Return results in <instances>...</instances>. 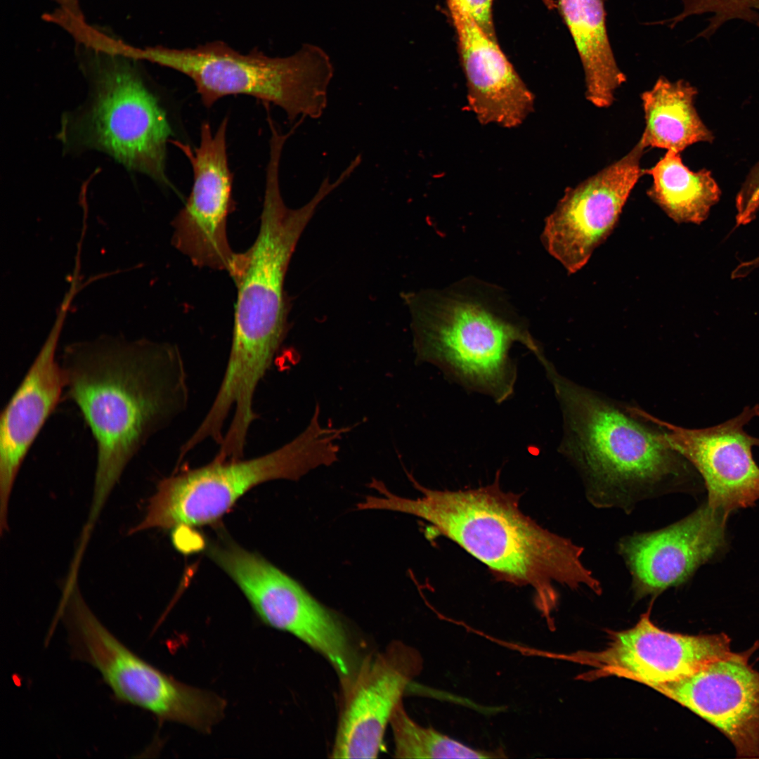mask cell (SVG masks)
Wrapping results in <instances>:
<instances>
[{"label": "cell", "mask_w": 759, "mask_h": 759, "mask_svg": "<svg viewBox=\"0 0 759 759\" xmlns=\"http://www.w3.org/2000/svg\"><path fill=\"white\" fill-rule=\"evenodd\" d=\"M66 141L105 152L130 170L168 185L166 113L139 74L126 63L99 69L84 106L67 119Z\"/></svg>", "instance_id": "obj_9"}, {"label": "cell", "mask_w": 759, "mask_h": 759, "mask_svg": "<svg viewBox=\"0 0 759 759\" xmlns=\"http://www.w3.org/2000/svg\"><path fill=\"white\" fill-rule=\"evenodd\" d=\"M407 474L420 497L396 495L378 480L373 488L380 495L367 496L365 507L424 520L437 536L451 540L483 563L496 580L531 586L544 609L555 602L556 583L601 591L599 581L581 561L583 548L525 515L519 509V495L500 487L499 472L490 485L458 491L426 488Z\"/></svg>", "instance_id": "obj_2"}, {"label": "cell", "mask_w": 759, "mask_h": 759, "mask_svg": "<svg viewBox=\"0 0 759 759\" xmlns=\"http://www.w3.org/2000/svg\"><path fill=\"white\" fill-rule=\"evenodd\" d=\"M697 89L688 82H671L663 76L641 95L645 127L640 141L647 148L681 153L697 143H711L714 136L694 106Z\"/></svg>", "instance_id": "obj_21"}, {"label": "cell", "mask_w": 759, "mask_h": 759, "mask_svg": "<svg viewBox=\"0 0 759 759\" xmlns=\"http://www.w3.org/2000/svg\"><path fill=\"white\" fill-rule=\"evenodd\" d=\"M207 553L266 625L292 634L322 654L342 685L351 680L358 664L346 629L335 613L266 559L234 543L212 544Z\"/></svg>", "instance_id": "obj_10"}, {"label": "cell", "mask_w": 759, "mask_h": 759, "mask_svg": "<svg viewBox=\"0 0 759 759\" xmlns=\"http://www.w3.org/2000/svg\"><path fill=\"white\" fill-rule=\"evenodd\" d=\"M681 13L665 21L673 28L686 18L709 13L708 25L698 37L709 39L724 24L740 20L759 27V0H680Z\"/></svg>", "instance_id": "obj_24"}, {"label": "cell", "mask_w": 759, "mask_h": 759, "mask_svg": "<svg viewBox=\"0 0 759 759\" xmlns=\"http://www.w3.org/2000/svg\"><path fill=\"white\" fill-rule=\"evenodd\" d=\"M227 126V117L214 133L208 122H203L200 144L193 149L181 141H171L188 158L193 173L191 192L173 222L172 242L194 265L230 274L237 253L232 251L226 234L227 218L235 208Z\"/></svg>", "instance_id": "obj_12"}, {"label": "cell", "mask_w": 759, "mask_h": 759, "mask_svg": "<svg viewBox=\"0 0 759 759\" xmlns=\"http://www.w3.org/2000/svg\"><path fill=\"white\" fill-rule=\"evenodd\" d=\"M56 618L66 626L74 656L96 669L119 701L203 733L223 718L224 699L171 678L118 640L85 602L78 574L67 575Z\"/></svg>", "instance_id": "obj_8"}, {"label": "cell", "mask_w": 759, "mask_h": 759, "mask_svg": "<svg viewBox=\"0 0 759 759\" xmlns=\"http://www.w3.org/2000/svg\"><path fill=\"white\" fill-rule=\"evenodd\" d=\"M543 2H547L548 0H542Z\"/></svg>", "instance_id": "obj_28"}, {"label": "cell", "mask_w": 759, "mask_h": 759, "mask_svg": "<svg viewBox=\"0 0 759 759\" xmlns=\"http://www.w3.org/2000/svg\"><path fill=\"white\" fill-rule=\"evenodd\" d=\"M60 363L67 396L96 444L85 524L93 528L130 461L186 410V367L174 344L110 336L68 345Z\"/></svg>", "instance_id": "obj_1"}, {"label": "cell", "mask_w": 759, "mask_h": 759, "mask_svg": "<svg viewBox=\"0 0 759 759\" xmlns=\"http://www.w3.org/2000/svg\"><path fill=\"white\" fill-rule=\"evenodd\" d=\"M645 148L639 141L625 156L574 187H569L547 217L542 240L569 274L588 262L613 232L636 183L644 174Z\"/></svg>", "instance_id": "obj_11"}, {"label": "cell", "mask_w": 759, "mask_h": 759, "mask_svg": "<svg viewBox=\"0 0 759 759\" xmlns=\"http://www.w3.org/2000/svg\"><path fill=\"white\" fill-rule=\"evenodd\" d=\"M422 667L420 653L401 641L392 642L358 664L343 687L332 758L377 757L392 714Z\"/></svg>", "instance_id": "obj_13"}, {"label": "cell", "mask_w": 759, "mask_h": 759, "mask_svg": "<svg viewBox=\"0 0 759 759\" xmlns=\"http://www.w3.org/2000/svg\"><path fill=\"white\" fill-rule=\"evenodd\" d=\"M132 55L188 77L206 108L223 97L245 95L279 107L291 123L323 115L334 74L327 53L310 44L285 57L240 53L220 41L180 49L133 48Z\"/></svg>", "instance_id": "obj_7"}, {"label": "cell", "mask_w": 759, "mask_h": 759, "mask_svg": "<svg viewBox=\"0 0 759 759\" xmlns=\"http://www.w3.org/2000/svg\"><path fill=\"white\" fill-rule=\"evenodd\" d=\"M559 403V451L589 490L609 500L647 494L680 482L691 464L668 442L659 418L621 403L561 375L544 353L536 356Z\"/></svg>", "instance_id": "obj_3"}, {"label": "cell", "mask_w": 759, "mask_h": 759, "mask_svg": "<svg viewBox=\"0 0 759 759\" xmlns=\"http://www.w3.org/2000/svg\"><path fill=\"white\" fill-rule=\"evenodd\" d=\"M727 517L706 502L666 528L621 540L635 596L656 595L687 580L725 546Z\"/></svg>", "instance_id": "obj_16"}, {"label": "cell", "mask_w": 759, "mask_h": 759, "mask_svg": "<svg viewBox=\"0 0 759 759\" xmlns=\"http://www.w3.org/2000/svg\"><path fill=\"white\" fill-rule=\"evenodd\" d=\"M585 74V98L597 108H608L626 81L609 42L604 0H558Z\"/></svg>", "instance_id": "obj_20"}, {"label": "cell", "mask_w": 759, "mask_h": 759, "mask_svg": "<svg viewBox=\"0 0 759 759\" xmlns=\"http://www.w3.org/2000/svg\"><path fill=\"white\" fill-rule=\"evenodd\" d=\"M402 297L410 311L416 363L435 365L497 403L514 392L512 344L521 343L534 354L542 350L500 290L484 283L466 280Z\"/></svg>", "instance_id": "obj_5"}, {"label": "cell", "mask_w": 759, "mask_h": 759, "mask_svg": "<svg viewBox=\"0 0 759 759\" xmlns=\"http://www.w3.org/2000/svg\"><path fill=\"white\" fill-rule=\"evenodd\" d=\"M643 172L652 178L647 190L648 197L677 223L701 224L721 197V190L711 172L706 169H689L680 153L667 150Z\"/></svg>", "instance_id": "obj_22"}, {"label": "cell", "mask_w": 759, "mask_h": 759, "mask_svg": "<svg viewBox=\"0 0 759 759\" xmlns=\"http://www.w3.org/2000/svg\"><path fill=\"white\" fill-rule=\"evenodd\" d=\"M397 758H493L500 752L475 749L432 727H424L407 714L402 701L389 722Z\"/></svg>", "instance_id": "obj_23"}, {"label": "cell", "mask_w": 759, "mask_h": 759, "mask_svg": "<svg viewBox=\"0 0 759 759\" xmlns=\"http://www.w3.org/2000/svg\"><path fill=\"white\" fill-rule=\"evenodd\" d=\"M749 652L709 663L678 681L656 687L722 732L739 758H759V672Z\"/></svg>", "instance_id": "obj_17"}, {"label": "cell", "mask_w": 759, "mask_h": 759, "mask_svg": "<svg viewBox=\"0 0 759 759\" xmlns=\"http://www.w3.org/2000/svg\"><path fill=\"white\" fill-rule=\"evenodd\" d=\"M736 225L752 222L759 212V161L751 168L735 198Z\"/></svg>", "instance_id": "obj_25"}, {"label": "cell", "mask_w": 759, "mask_h": 759, "mask_svg": "<svg viewBox=\"0 0 759 759\" xmlns=\"http://www.w3.org/2000/svg\"><path fill=\"white\" fill-rule=\"evenodd\" d=\"M446 1L458 39L469 108L482 124L518 126L533 110V93L497 41L489 37L453 0Z\"/></svg>", "instance_id": "obj_19"}, {"label": "cell", "mask_w": 759, "mask_h": 759, "mask_svg": "<svg viewBox=\"0 0 759 759\" xmlns=\"http://www.w3.org/2000/svg\"><path fill=\"white\" fill-rule=\"evenodd\" d=\"M733 651L725 634L687 635L656 627L648 615L585 656L595 675H616L656 688L683 679Z\"/></svg>", "instance_id": "obj_15"}, {"label": "cell", "mask_w": 759, "mask_h": 759, "mask_svg": "<svg viewBox=\"0 0 759 759\" xmlns=\"http://www.w3.org/2000/svg\"><path fill=\"white\" fill-rule=\"evenodd\" d=\"M330 194L320 185L305 205L288 207L279 170L266 171L259 232L252 246L237 253L230 275L238 295L232 344L219 393L228 402L254 401L289 329L290 302L285 277L296 245L320 204Z\"/></svg>", "instance_id": "obj_4"}, {"label": "cell", "mask_w": 759, "mask_h": 759, "mask_svg": "<svg viewBox=\"0 0 759 759\" xmlns=\"http://www.w3.org/2000/svg\"><path fill=\"white\" fill-rule=\"evenodd\" d=\"M63 316L56 321L0 415L1 531L9 528V502L19 471L65 390L62 367L56 356Z\"/></svg>", "instance_id": "obj_18"}, {"label": "cell", "mask_w": 759, "mask_h": 759, "mask_svg": "<svg viewBox=\"0 0 759 759\" xmlns=\"http://www.w3.org/2000/svg\"><path fill=\"white\" fill-rule=\"evenodd\" d=\"M492 39L497 41L493 20V0H453Z\"/></svg>", "instance_id": "obj_26"}, {"label": "cell", "mask_w": 759, "mask_h": 759, "mask_svg": "<svg viewBox=\"0 0 759 759\" xmlns=\"http://www.w3.org/2000/svg\"><path fill=\"white\" fill-rule=\"evenodd\" d=\"M344 427L325 426L316 406L306 428L293 439L264 455L244 460H214L200 467L162 479L131 536L151 528L208 524L221 518L253 487L272 480L297 481L338 460V441Z\"/></svg>", "instance_id": "obj_6"}, {"label": "cell", "mask_w": 759, "mask_h": 759, "mask_svg": "<svg viewBox=\"0 0 759 759\" xmlns=\"http://www.w3.org/2000/svg\"><path fill=\"white\" fill-rule=\"evenodd\" d=\"M758 416L759 405H755L703 429H687L659 419L669 444L702 476L707 503L728 515L759 500V467L752 453L753 447H759V438L744 430Z\"/></svg>", "instance_id": "obj_14"}, {"label": "cell", "mask_w": 759, "mask_h": 759, "mask_svg": "<svg viewBox=\"0 0 759 759\" xmlns=\"http://www.w3.org/2000/svg\"><path fill=\"white\" fill-rule=\"evenodd\" d=\"M63 7V16L60 20L72 22H82L83 18L79 9L78 0H55Z\"/></svg>", "instance_id": "obj_27"}]
</instances>
